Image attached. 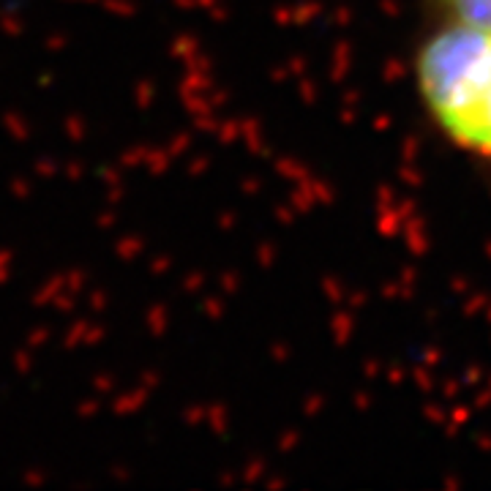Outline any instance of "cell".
Segmentation results:
<instances>
[{"label": "cell", "instance_id": "1", "mask_svg": "<svg viewBox=\"0 0 491 491\" xmlns=\"http://www.w3.org/2000/svg\"><path fill=\"white\" fill-rule=\"evenodd\" d=\"M412 82L437 134L491 164V30L431 19L415 44Z\"/></svg>", "mask_w": 491, "mask_h": 491}, {"label": "cell", "instance_id": "2", "mask_svg": "<svg viewBox=\"0 0 491 491\" xmlns=\"http://www.w3.org/2000/svg\"><path fill=\"white\" fill-rule=\"evenodd\" d=\"M428 19L491 30V0H423Z\"/></svg>", "mask_w": 491, "mask_h": 491}, {"label": "cell", "instance_id": "3", "mask_svg": "<svg viewBox=\"0 0 491 491\" xmlns=\"http://www.w3.org/2000/svg\"><path fill=\"white\" fill-rule=\"evenodd\" d=\"M147 404H150V390L137 385V388H132V390L118 393V396L112 399L109 410H112V415H118V418H132V415L142 412Z\"/></svg>", "mask_w": 491, "mask_h": 491}, {"label": "cell", "instance_id": "4", "mask_svg": "<svg viewBox=\"0 0 491 491\" xmlns=\"http://www.w3.org/2000/svg\"><path fill=\"white\" fill-rule=\"evenodd\" d=\"M0 126H3V132L11 137V142L25 145V142H30V137H33L30 121H28L22 112H17V109H6V112L0 115Z\"/></svg>", "mask_w": 491, "mask_h": 491}, {"label": "cell", "instance_id": "5", "mask_svg": "<svg viewBox=\"0 0 491 491\" xmlns=\"http://www.w3.org/2000/svg\"><path fill=\"white\" fill-rule=\"evenodd\" d=\"M169 322H172V314H169V306L167 303H150L147 311H145V328L153 339H164L169 333Z\"/></svg>", "mask_w": 491, "mask_h": 491}, {"label": "cell", "instance_id": "6", "mask_svg": "<svg viewBox=\"0 0 491 491\" xmlns=\"http://www.w3.org/2000/svg\"><path fill=\"white\" fill-rule=\"evenodd\" d=\"M112 251H115V257L121 262H134V260H140L142 254L147 251V240L142 235H137V232H126V235H121L115 240Z\"/></svg>", "mask_w": 491, "mask_h": 491}, {"label": "cell", "instance_id": "7", "mask_svg": "<svg viewBox=\"0 0 491 491\" xmlns=\"http://www.w3.org/2000/svg\"><path fill=\"white\" fill-rule=\"evenodd\" d=\"M63 289H66V273H55V276H50V279L30 295V303H33L36 309H44V306H50Z\"/></svg>", "mask_w": 491, "mask_h": 491}, {"label": "cell", "instance_id": "8", "mask_svg": "<svg viewBox=\"0 0 491 491\" xmlns=\"http://www.w3.org/2000/svg\"><path fill=\"white\" fill-rule=\"evenodd\" d=\"M167 52H169L172 61H183V63H186L189 58H194V55L200 52V39H197L194 33H178V36L169 41Z\"/></svg>", "mask_w": 491, "mask_h": 491}, {"label": "cell", "instance_id": "9", "mask_svg": "<svg viewBox=\"0 0 491 491\" xmlns=\"http://www.w3.org/2000/svg\"><path fill=\"white\" fill-rule=\"evenodd\" d=\"M172 164H175V158H172V153H169L167 147H150V145H147L145 169H147L153 178H161V175H167V172L172 169Z\"/></svg>", "mask_w": 491, "mask_h": 491}, {"label": "cell", "instance_id": "10", "mask_svg": "<svg viewBox=\"0 0 491 491\" xmlns=\"http://www.w3.org/2000/svg\"><path fill=\"white\" fill-rule=\"evenodd\" d=\"M156 96H158V87H156V82L150 79V76H140L137 82H134V87H132V98H134V107L137 109H153V104H156Z\"/></svg>", "mask_w": 491, "mask_h": 491}, {"label": "cell", "instance_id": "11", "mask_svg": "<svg viewBox=\"0 0 491 491\" xmlns=\"http://www.w3.org/2000/svg\"><path fill=\"white\" fill-rule=\"evenodd\" d=\"M63 134H66V140H69L71 145H82V142L87 140V134H90L87 118L79 115V112H69V115L63 118Z\"/></svg>", "mask_w": 491, "mask_h": 491}, {"label": "cell", "instance_id": "12", "mask_svg": "<svg viewBox=\"0 0 491 491\" xmlns=\"http://www.w3.org/2000/svg\"><path fill=\"white\" fill-rule=\"evenodd\" d=\"M0 33H6L8 39L25 36V19L19 17L17 6H8V8L0 11Z\"/></svg>", "mask_w": 491, "mask_h": 491}, {"label": "cell", "instance_id": "13", "mask_svg": "<svg viewBox=\"0 0 491 491\" xmlns=\"http://www.w3.org/2000/svg\"><path fill=\"white\" fill-rule=\"evenodd\" d=\"M90 322H93V320H87V317L71 320V325L66 328V333H63V350H76V347L85 344V333H87Z\"/></svg>", "mask_w": 491, "mask_h": 491}, {"label": "cell", "instance_id": "14", "mask_svg": "<svg viewBox=\"0 0 491 491\" xmlns=\"http://www.w3.org/2000/svg\"><path fill=\"white\" fill-rule=\"evenodd\" d=\"M211 87V71H197V69H186L178 90H191V93H205Z\"/></svg>", "mask_w": 491, "mask_h": 491}, {"label": "cell", "instance_id": "15", "mask_svg": "<svg viewBox=\"0 0 491 491\" xmlns=\"http://www.w3.org/2000/svg\"><path fill=\"white\" fill-rule=\"evenodd\" d=\"M63 172V161H58L55 156H39L33 161V175L41 178V180H52Z\"/></svg>", "mask_w": 491, "mask_h": 491}, {"label": "cell", "instance_id": "16", "mask_svg": "<svg viewBox=\"0 0 491 491\" xmlns=\"http://www.w3.org/2000/svg\"><path fill=\"white\" fill-rule=\"evenodd\" d=\"M145 156H147V145H132V147L121 150L118 164L123 169H140V167H145Z\"/></svg>", "mask_w": 491, "mask_h": 491}, {"label": "cell", "instance_id": "17", "mask_svg": "<svg viewBox=\"0 0 491 491\" xmlns=\"http://www.w3.org/2000/svg\"><path fill=\"white\" fill-rule=\"evenodd\" d=\"M183 107L189 115H202V112H211V101L202 96V93H191V90H178Z\"/></svg>", "mask_w": 491, "mask_h": 491}, {"label": "cell", "instance_id": "18", "mask_svg": "<svg viewBox=\"0 0 491 491\" xmlns=\"http://www.w3.org/2000/svg\"><path fill=\"white\" fill-rule=\"evenodd\" d=\"M101 8L112 17H121V19H132L140 11V6L134 0H101Z\"/></svg>", "mask_w": 491, "mask_h": 491}, {"label": "cell", "instance_id": "19", "mask_svg": "<svg viewBox=\"0 0 491 491\" xmlns=\"http://www.w3.org/2000/svg\"><path fill=\"white\" fill-rule=\"evenodd\" d=\"M11 366H14V371H17L19 377H28V374L33 371V366H36L33 350H30V347H19V350H14V355H11Z\"/></svg>", "mask_w": 491, "mask_h": 491}, {"label": "cell", "instance_id": "20", "mask_svg": "<svg viewBox=\"0 0 491 491\" xmlns=\"http://www.w3.org/2000/svg\"><path fill=\"white\" fill-rule=\"evenodd\" d=\"M22 486L30 491L36 489H44L47 486V481H50V472L44 470V467H28V470H22Z\"/></svg>", "mask_w": 491, "mask_h": 491}, {"label": "cell", "instance_id": "21", "mask_svg": "<svg viewBox=\"0 0 491 491\" xmlns=\"http://www.w3.org/2000/svg\"><path fill=\"white\" fill-rule=\"evenodd\" d=\"M90 388H93L96 396H109V393L118 388V379H115V374H109V371H98V374L90 377Z\"/></svg>", "mask_w": 491, "mask_h": 491}, {"label": "cell", "instance_id": "22", "mask_svg": "<svg viewBox=\"0 0 491 491\" xmlns=\"http://www.w3.org/2000/svg\"><path fill=\"white\" fill-rule=\"evenodd\" d=\"M87 281H90V273H87L85 268H71V271H66V289H69L71 295H76V297L87 289Z\"/></svg>", "mask_w": 491, "mask_h": 491}, {"label": "cell", "instance_id": "23", "mask_svg": "<svg viewBox=\"0 0 491 491\" xmlns=\"http://www.w3.org/2000/svg\"><path fill=\"white\" fill-rule=\"evenodd\" d=\"M69 41L71 39L66 30H52V33L44 36V52L47 55H61V52H66Z\"/></svg>", "mask_w": 491, "mask_h": 491}, {"label": "cell", "instance_id": "24", "mask_svg": "<svg viewBox=\"0 0 491 491\" xmlns=\"http://www.w3.org/2000/svg\"><path fill=\"white\" fill-rule=\"evenodd\" d=\"M123 172H126V169L115 161V164H101V167L96 169V178H98L104 186H115V183H126V180H123Z\"/></svg>", "mask_w": 491, "mask_h": 491}, {"label": "cell", "instance_id": "25", "mask_svg": "<svg viewBox=\"0 0 491 491\" xmlns=\"http://www.w3.org/2000/svg\"><path fill=\"white\" fill-rule=\"evenodd\" d=\"M109 292L107 289H90L87 292V309H90V314H96V317H101L104 311H109Z\"/></svg>", "mask_w": 491, "mask_h": 491}, {"label": "cell", "instance_id": "26", "mask_svg": "<svg viewBox=\"0 0 491 491\" xmlns=\"http://www.w3.org/2000/svg\"><path fill=\"white\" fill-rule=\"evenodd\" d=\"M50 339H52V331H50L47 325H36V328H30V331L25 333V347L41 350V347L50 344Z\"/></svg>", "mask_w": 491, "mask_h": 491}, {"label": "cell", "instance_id": "27", "mask_svg": "<svg viewBox=\"0 0 491 491\" xmlns=\"http://www.w3.org/2000/svg\"><path fill=\"white\" fill-rule=\"evenodd\" d=\"M191 142H194V134H191V132H178V134H172V137H169V142H167V150L172 153V158H180L183 153H189Z\"/></svg>", "mask_w": 491, "mask_h": 491}, {"label": "cell", "instance_id": "28", "mask_svg": "<svg viewBox=\"0 0 491 491\" xmlns=\"http://www.w3.org/2000/svg\"><path fill=\"white\" fill-rule=\"evenodd\" d=\"M172 268H175L172 254H153V257L147 260V271H150L153 276H167V273H172Z\"/></svg>", "mask_w": 491, "mask_h": 491}, {"label": "cell", "instance_id": "29", "mask_svg": "<svg viewBox=\"0 0 491 491\" xmlns=\"http://www.w3.org/2000/svg\"><path fill=\"white\" fill-rule=\"evenodd\" d=\"M8 194H11L14 200L25 202V200H30V194H33V183H30L28 178L17 175V178H11V183H8Z\"/></svg>", "mask_w": 491, "mask_h": 491}, {"label": "cell", "instance_id": "30", "mask_svg": "<svg viewBox=\"0 0 491 491\" xmlns=\"http://www.w3.org/2000/svg\"><path fill=\"white\" fill-rule=\"evenodd\" d=\"M107 336H109V328H107L104 322H90V328H87V333H85V344H82V347H98V344H104V342H107Z\"/></svg>", "mask_w": 491, "mask_h": 491}, {"label": "cell", "instance_id": "31", "mask_svg": "<svg viewBox=\"0 0 491 491\" xmlns=\"http://www.w3.org/2000/svg\"><path fill=\"white\" fill-rule=\"evenodd\" d=\"M101 407H104V404H101V399H96V396H93V399H82V401L76 404V418H79V421H90V418H96V415L101 412Z\"/></svg>", "mask_w": 491, "mask_h": 491}, {"label": "cell", "instance_id": "32", "mask_svg": "<svg viewBox=\"0 0 491 491\" xmlns=\"http://www.w3.org/2000/svg\"><path fill=\"white\" fill-rule=\"evenodd\" d=\"M87 175V164L85 161H79V158H71L63 164V178L69 180V183H79L82 178Z\"/></svg>", "mask_w": 491, "mask_h": 491}, {"label": "cell", "instance_id": "33", "mask_svg": "<svg viewBox=\"0 0 491 491\" xmlns=\"http://www.w3.org/2000/svg\"><path fill=\"white\" fill-rule=\"evenodd\" d=\"M202 284H205V273H202V271H189V273L180 279V289H183L186 295H197V292L202 289Z\"/></svg>", "mask_w": 491, "mask_h": 491}, {"label": "cell", "instance_id": "34", "mask_svg": "<svg viewBox=\"0 0 491 491\" xmlns=\"http://www.w3.org/2000/svg\"><path fill=\"white\" fill-rule=\"evenodd\" d=\"M50 306H52L58 314H63V317H66V314H74V309H76V295H71L69 289H63Z\"/></svg>", "mask_w": 491, "mask_h": 491}, {"label": "cell", "instance_id": "35", "mask_svg": "<svg viewBox=\"0 0 491 491\" xmlns=\"http://www.w3.org/2000/svg\"><path fill=\"white\" fill-rule=\"evenodd\" d=\"M104 200L109 208H118L123 200H126V183H115V186H107L104 191Z\"/></svg>", "mask_w": 491, "mask_h": 491}, {"label": "cell", "instance_id": "36", "mask_svg": "<svg viewBox=\"0 0 491 491\" xmlns=\"http://www.w3.org/2000/svg\"><path fill=\"white\" fill-rule=\"evenodd\" d=\"M132 478H134V470L129 464H112L109 467V481H115V483H132Z\"/></svg>", "mask_w": 491, "mask_h": 491}, {"label": "cell", "instance_id": "37", "mask_svg": "<svg viewBox=\"0 0 491 491\" xmlns=\"http://www.w3.org/2000/svg\"><path fill=\"white\" fill-rule=\"evenodd\" d=\"M118 224V213H115V208H104V211L96 216V229H101V232H107V229H112Z\"/></svg>", "mask_w": 491, "mask_h": 491}, {"label": "cell", "instance_id": "38", "mask_svg": "<svg viewBox=\"0 0 491 491\" xmlns=\"http://www.w3.org/2000/svg\"><path fill=\"white\" fill-rule=\"evenodd\" d=\"M180 421L186 423V426H197V423L205 421V410H202L200 404H189V407L180 412Z\"/></svg>", "mask_w": 491, "mask_h": 491}, {"label": "cell", "instance_id": "39", "mask_svg": "<svg viewBox=\"0 0 491 491\" xmlns=\"http://www.w3.org/2000/svg\"><path fill=\"white\" fill-rule=\"evenodd\" d=\"M137 382H140L142 388H147L150 393L161 385V374L156 371V368H145V371H140V377H137Z\"/></svg>", "mask_w": 491, "mask_h": 491}, {"label": "cell", "instance_id": "40", "mask_svg": "<svg viewBox=\"0 0 491 491\" xmlns=\"http://www.w3.org/2000/svg\"><path fill=\"white\" fill-rule=\"evenodd\" d=\"M208 421H211L213 431H224V407L221 404H213L211 412H208Z\"/></svg>", "mask_w": 491, "mask_h": 491}, {"label": "cell", "instance_id": "41", "mask_svg": "<svg viewBox=\"0 0 491 491\" xmlns=\"http://www.w3.org/2000/svg\"><path fill=\"white\" fill-rule=\"evenodd\" d=\"M208 164H211L208 156H194V158L189 161V175H202V172L208 169Z\"/></svg>", "mask_w": 491, "mask_h": 491}, {"label": "cell", "instance_id": "42", "mask_svg": "<svg viewBox=\"0 0 491 491\" xmlns=\"http://www.w3.org/2000/svg\"><path fill=\"white\" fill-rule=\"evenodd\" d=\"M194 129H197V132H216V121H213L208 112L194 115Z\"/></svg>", "mask_w": 491, "mask_h": 491}, {"label": "cell", "instance_id": "43", "mask_svg": "<svg viewBox=\"0 0 491 491\" xmlns=\"http://www.w3.org/2000/svg\"><path fill=\"white\" fill-rule=\"evenodd\" d=\"M202 311H205V317H211V320L221 317V303H218V297H205V300H202Z\"/></svg>", "mask_w": 491, "mask_h": 491}, {"label": "cell", "instance_id": "44", "mask_svg": "<svg viewBox=\"0 0 491 491\" xmlns=\"http://www.w3.org/2000/svg\"><path fill=\"white\" fill-rule=\"evenodd\" d=\"M186 69H197V71H211V61L205 58V55H194V58H189L186 61Z\"/></svg>", "mask_w": 491, "mask_h": 491}, {"label": "cell", "instance_id": "45", "mask_svg": "<svg viewBox=\"0 0 491 491\" xmlns=\"http://www.w3.org/2000/svg\"><path fill=\"white\" fill-rule=\"evenodd\" d=\"M36 85L44 87V90H50V87L55 85V74H52V71H41V74L36 76Z\"/></svg>", "mask_w": 491, "mask_h": 491}, {"label": "cell", "instance_id": "46", "mask_svg": "<svg viewBox=\"0 0 491 491\" xmlns=\"http://www.w3.org/2000/svg\"><path fill=\"white\" fill-rule=\"evenodd\" d=\"M6 265H14V249L0 246V268H6Z\"/></svg>", "mask_w": 491, "mask_h": 491}, {"label": "cell", "instance_id": "47", "mask_svg": "<svg viewBox=\"0 0 491 491\" xmlns=\"http://www.w3.org/2000/svg\"><path fill=\"white\" fill-rule=\"evenodd\" d=\"M172 6L178 11H194L197 8V0H172Z\"/></svg>", "mask_w": 491, "mask_h": 491}, {"label": "cell", "instance_id": "48", "mask_svg": "<svg viewBox=\"0 0 491 491\" xmlns=\"http://www.w3.org/2000/svg\"><path fill=\"white\" fill-rule=\"evenodd\" d=\"M232 134H235V126H232V123H227V126H221V129H218V137H221L224 142L232 140Z\"/></svg>", "mask_w": 491, "mask_h": 491}, {"label": "cell", "instance_id": "49", "mask_svg": "<svg viewBox=\"0 0 491 491\" xmlns=\"http://www.w3.org/2000/svg\"><path fill=\"white\" fill-rule=\"evenodd\" d=\"M11 276H14V273H11V265H6V268H0V286H6V284L11 281Z\"/></svg>", "mask_w": 491, "mask_h": 491}, {"label": "cell", "instance_id": "50", "mask_svg": "<svg viewBox=\"0 0 491 491\" xmlns=\"http://www.w3.org/2000/svg\"><path fill=\"white\" fill-rule=\"evenodd\" d=\"M221 286H224V289L229 292V289L235 286V279H232V276H224V279H221Z\"/></svg>", "mask_w": 491, "mask_h": 491}, {"label": "cell", "instance_id": "51", "mask_svg": "<svg viewBox=\"0 0 491 491\" xmlns=\"http://www.w3.org/2000/svg\"><path fill=\"white\" fill-rule=\"evenodd\" d=\"M208 11H211L213 19H224V8H216V6H213V8H208Z\"/></svg>", "mask_w": 491, "mask_h": 491}, {"label": "cell", "instance_id": "52", "mask_svg": "<svg viewBox=\"0 0 491 491\" xmlns=\"http://www.w3.org/2000/svg\"><path fill=\"white\" fill-rule=\"evenodd\" d=\"M208 101H211V107H213V104H221V101H224V93H216V96H213V98H208Z\"/></svg>", "mask_w": 491, "mask_h": 491}, {"label": "cell", "instance_id": "53", "mask_svg": "<svg viewBox=\"0 0 491 491\" xmlns=\"http://www.w3.org/2000/svg\"><path fill=\"white\" fill-rule=\"evenodd\" d=\"M71 3H101V0H71Z\"/></svg>", "mask_w": 491, "mask_h": 491}]
</instances>
